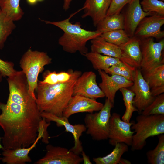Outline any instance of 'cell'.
Wrapping results in <instances>:
<instances>
[{
  "instance_id": "3957f363",
  "label": "cell",
  "mask_w": 164,
  "mask_h": 164,
  "mask_svg": "<svg viewBox=\"0 0 164 164\" xmlns=\"http://www.w3.org/2000/svg\"><path fill=\"white\" fill-rule=\"evenodd\" d=\"M80 10V9L71 14L67 18L62 21H42L46 24L56 26L63 32L58 42L64 51L71 53L78 52L84 56L88 52V48L86 46L87 43L100 36L101 33L97 30L90 31L82 28L80 22H77L74 24L70 22L71 18Z\"/></svg>"
},
{
  "instance_id": "277c9868",
  "label": "cell",
  "mask_w": 164,
  "mask_h": 164,
  "mask_svg": "<svg viewBox=\"0 0 164 164\" xmlns=\"http://www.w3.org/2000/svg\"><path fill=\"white\" fill-rule=\"evenodd\" d=\"M133 121L131 127L135 133L133 136L131 149H142L145 145L147 138L164 133V115H145L142 114Z\"/></svg>"
},
{
  "instance_id": "d590c367",
  "label": "cell",
  "mask_w": 164,
  "mask_h": 164,
  "mask_svg": "<svg viewBox=\"0 0 164 164\" xmlns=\"http://www.w3.org/2000/svg\"><path fill=\"white\" fill-rule=\"evenodd\" d=\"M84 164H91L92 163L91 162L89 157L85 154V152L83 150L81 152Z\"/></svg>"
},
{
  "instance_id": "9c48e42d",
  "label": "cell",
  "mask_w": 164,
  "mask_h": 164,
  "mask_svg": "<svg viewBox=\"0 0 164 164\" xmlns=\"http://www.w3.org/2000/svg\"><path fill=\"white\" fill-rule=\"evenodd\" d=\"M120 115L116 113L111 115L109 124L108 139L109 143L112 146L118 143H124L131 145L135 133L131 127L133 121L127 122L121 119Z\"/></svg>"
},
{
  "instance_id": "2e32d148",
  "label": "cell",
  "mask_w": 164,
  "mask_h": 164,
  "mask_svg": "<svg viewBox=\"0 0 164 164\" xmlns=\"http://www.w3.org/2000/svg\"><path fill=\"white\" fill-rule=\"evenodd\" d=\"M104 104L80 95H73L65 108L62 116L68 118L71 115L80 112L93 113L101 109Z\"/></svg>"
},
{
  "instance_id": "4fadbf2b",
  "label": "cell",
  "mask_w": 164,
  "mask_h": 164,
  "mask_svg": "<svg viewBox=\"0 0 164 164\" xmlns=\"http://www.w3.org/2000/svg\"><path fill=\"white\" fill-rule=\"evenodd\" d=\"M164 24V16L157 14L144 18L140 22L134 36L140 39L149 37L160 39L164 37L161 27Z\"/></svg>"
},
{
  "instance_id": "ee69618b",
  "label": "cell",
  "mask_w": 164,
  "mask_h": 164,
  "mask_svg": "<svg viewBox=\"0 0 164 164\" xmlns=\"http://www.w3.org/2000/svg\"><path fill=\"white\" fill-rule=\"evenodd\" d=\"M1 11L0 8V11Z\"/></svg>"
},
{
  "instance_id": "4316f807",
  "label": "cell",
  "mask_w": 164,
  "mask_h": 164,
  "mask_svg": "<svg viewBox=\"0 0 164 164\" xmlns=\"http://www.w3.org/2000/svg\"><path fill=\"white\" fill-rule=\"evenodd\" d=\"M13 21L8 15L0 11V49L4 46L8 37L16 27Z\"/></svg>"
},
{
  "instance_id": "7402d4cb",
  "label": "cell",
  "mask_w": 164,
  "mask_h": 164,
  "mask_svg": "<svg viewBox=\"0 0 164 164\" xmlns=\"http://www.w3.org/2000/svg\"><path fill=\"white\" fill-rule=\"evenodd\" d=\"M91 51L121 59V51L118 46L107 41L100 36L91 40Z\"/></svg>"
},
{
  "instance_id": "cb8c5ba5",
  "label": "cell",
  "mask_w": 164,
  "mask_h": 164,
  "mask_svg": "<svg viewBox=\"0 0 164 164\" xmlns=\"http://www.w3.org/2000/svg\"><path fill=\"white\" fill-rule=\"evenodd\" d=\"M97 30L101 34L114 30L124 29L123 13L106 16L96 26Z\"/></svg>"
},
{
  "instance_id": "74e56055",
  "label": "cell",
  "mask_w": 164,
  "mask_h": 164,
  "mask_svg": "<svg viewBox=\"0 0 164 164\" xmlns=\"http://www.w3.org/2000/svg\"><path fill=\"white\" fill-rule=\"evenodd\" d=\"M131 162L128 160L121 158L119 164H130Z\"/></svg>"
},
{
  "instance_id": "836d02e7",
  "label": "cell",
  "mask_w": 164,
  "mask_h": 164,
  "mask_svg": "<svg viewBox=\"0 0 164 164\" xmlns=\"http://www.w3.org/2000/svg\"><path fill=\"white\" fill-rule=\"evenodd\" d=\"M134 0H111L107 11L106 16L118 14L127 4Z\"/></svg>"
},
{
  "instance_id": "9a60e30c",
  "label": "cell",
  "mask_w": 164,
  "mask_h": 164,
  "mask_svg": "<svg viewBox=\"0 0 164 164\" xmlns=\"http://www.w3.org/2000/svg\"><path fill=\"white\" fill-rule=\"evenodd\" d=\"M97 70L101 79L99 86L106 98L113 104L117 91L122 88L130 87L133 84V82L121 76L116 75L109 76L104 70Z\"/></svg>"
},
{
  "instance_id": "b9f144b4",
  "label": "cell",
  "mask_w": 164,
  "mask_h": 164,
  "mask_svg": "<svg viewBox=\"0 0 164 164\" xmlns=\"http://www.w3.org/2000/svg\"><path fill=\"white\" fill-rule=\"evenodd\" d=\"M2 158H0V160H1Z\"/></svg>"
},
{
  "instance_id": "603a6c76",
  "label": "cell",
  "mask_w": 164,
  "mask_h": 164,
  "mask_svg": "<svg viewBox=\"0 0 164 164\" xmlns=\"http://www.w3.org/2000/svg\"><path fill=\"white\" fill-rule=\"evenodd\" d=\"M84 56L91 62L93 68L97 70L105 71L111 66L121 62L118 58L91 51L88 52Z\"/></svg>"
},
{
  "instance_id": "ac0fdd59",
  "label": "cell",
  "mask_w": 164,
  "mask_h": 164,
  "mask_svg": "<svg viewBox=\"0 0 164 164\" xmlns=\"http://www.w3.org/2000/svg\"><path fill=\"white\" fill-rule=\"evenodd\" d=\"M140 39L134 36L126 43L119 46L121 51V61L135 68L140 69L142 55Z\"/></svg>"
},
{
  "instance_id": "8992f818",
  "label": "cell",
  "mask_w": 164,
  "mask_h": 164,
  "mask_svg": "<svg viewBox=\"0 0 164 164\" xmlns=\"http://www.w3.org/2000/svg\"><path fill=\"white\" fill-rule=\"evenodd\" d=\"M113 104L106 98L102 108L98 112L87 114L84 118L86 133L92 139L101 141L108 139L109 124Z\"/></svg>"
},
{
  "instance_id": "52a82bcc",
  "label": "cell",
  "mask_w": 164,
  "mask_h": 164,
  "mask_svg": "<svg viewBox=\"0 0 164 164\" xmlns=\"http://www.w3.org/2000/svg\"><path fill=\"white\" fill-rule=\"evenodd\" d=\"M140 46L142 55L140 69L142 74L164 64L163 39L158 42H155L152 37L140 39Z\"/></svg>"
},
{
  "instance_id": "8d00e7d4",
  "label": "cell",
  "mask_w": 164,
  "mask_h": 164,
  "mask_svg": "<svg viewBox=\"0 0 164 164\" xmlns=\"http://www.w3.org/2000/svg\"><path fill=\"white\" fill-rule=\"evenodd\" d=\"M72 0H64L63 8L65 10H67L69 9L70 3Z\"/></svg>"
},
{
  "instance_id": "484cf974",
  "label": "cell",
  "mask_w": 164,
  "mask_h": 164,
  "mask_svg": "<svg viewBox=\"0 0 164 164\" xmlns=\"http://www.w3.org/2000/svg\"><path fill=\"white\" fill-rule=\"evenodd\" d=\"M20 0H0L1 10L14 21L20 20L24 12L20 6Z\"/></svg>"
},
{
  "instance_id": "7bdbcfd3",
  "label": "cell",
  "mask_w": 164,
  "mask_h": 164,
  "mask_svg": "<svg viewBox=\"0 0 164 164\" xmlns=\"http://www.w3.org/2000/svg\"><path fill=\"white\" fill-rule=\"evenodd\" d=\"M160 0L162 1H164V0Z\"/></svg>"
},
{
  "instance_id": "8fae6325",
  "label": "cell",
  "mask_w": 164,
  "mask_h": 164,
  "mask_svg": "<svg viewBox=\"0 0 164 164\" xmlns=\"http://www.w3.org/2000/svg\"><path fill=\"white\" fill-rule=\"evenodd\" d=\"M130 90L135 94L133 104L138 110L142 112L154 100L147 82L144 78L140 69L136 68L134 76L133 84Z\"/></svg>"
},
{
  "instance_id": "4dcf8cb0",
  "label": "cell",
  "mask_w": 164,
  "mask_h": 164,
  "mask_svg": "<svg viewBox=\"0 0 164 164\" xmlns=\"http://www.w3.org/2000/svg\"><path fill=\"white\" fill-rule=\"evenodd\" d=\"M100 36L107 41L118 46L125 43L130 38L123 29L107 32L102 33Z\"/></svg>"
},
{
  "instance_id": "f35d334b",
  "label": "cell",
  "mask_w": 164,
  "mask_h": 164,
  "mask_svg": "<svg viewBox=\"0 0 164 164\" xmlns=\"http://www.w3.org/2000/svg\"><path fill=\"white\" fill-rule=\"evenodd\" d=\"M28 3L30 5H34L37 2L42 1L43 0H26Z\"/></svg>"
},
{
  "instance_id": "5bb4252c",
  "label": "cell",
  "mask_w": 164,
  "mask_h": 164,
  "mask_svg": "<svg viewBox=\"0 0 164 164\" xmlns=\"http://www.w3.org/2000/svg\"><path fill=\"white\" fill-rule=\"evenodd\" d=\"M41 115L46 121L54 122L58 127H64L65 131L71 133L74 138V145L70 150L78 155L81 153L83 148L80 138L83 133L86 130L85 125L83 124L72 125L69 123L68 118L58 116L48 112H42Z\"/></svg>"
},
{
  "instance_id": "30bf717a",
  "label": "cell",
  "mask_w": 164,
  "mask_h": 164,
  "mask_svg": "<svg viewBox=\"0 0 164 164\" xmlns=\"http://www.w3.org/2000/svg\"><path fill=\"white\" fill-rule=\"evenodd\" d=\"M45 155L35 164H80L82 157L67 149L48 144L46 146Z\"/></svg>"
},
{
  "instance_id": "ffe728a7",
  "label": "cell",
  "mask_w": 164,
  "mask_h": 164,
  "mask_svg": "<svg viewBox=\"0 0 164 164\" xmlns=\"http://www.w3.org/2000/svg\"><path fill=\"white\" fill-rule=\"evenodd\" d=\"M148 83L152 95L155 97L164 92V64L142 74Z\"/></svg>"
},
{
  "instance_id": "5b68a950",
  "label": "cell",
  "mask_w": 164,
  "mask_h": 164,
  "mask_svg": "<svg viewBox=\"0 0 164 164\" xmlns=\"http://www.w3.org/2000/svg\"><path fill=\"white\" fill-rule=\"evenodd\" d=\"M52 58L46 52L32 50L29 49L22 56L20 66L27 79L29 94L35 100L39 74L44 70V67L52 63Z\"/></svg>"
},
{
  "instance_id": "1f68e13d",
  "label": "cell",
  "mask_w": 164,
  "mask_h": 164,
  "mask_svg": "<svg viewBox=\"0 0 164 164\" xmlns=\"http://www.w3.org/2000/svg\"><path fill=\"white\" fill-rule=\"evenodd\" d=\"M145 115H164V94L155 97L152 102L141 112Z\"/></svg>"
},
{
  "instance_id": "d4e9b609",
  "label": "cell",
  "mask_w": 164,
  "mask_h": 164,
  "mask_svg": "<svg viewBox=\"0 0 164 164\" xmlns=\"http://www.w3.org/2000/svg\"><path fill=\"white\" fill-rule=\"evenodd\" d=\"M112 151L106 156L93 158L96 164H120L122 155L128 150V146L124 143H118Z\"/></svg>"
},
{
  "instance_id": "e575fe53",
  "label": "cell",
  "mask_w": 164,
  "mask_h": 164,
  "mask_svg": "<svg viewBox=\"0 0 164 164\" xmlns=\"http://www.w3.org/2000/svg\"><path fill=\"white\" fill-rule=\"evenodd\" d=\"M14 68V64L11 62L5 61L0 58V72L3 77H10L16 72Z\"/></svg>"
},
{
  "instance_id": "f1b7e54d",
  "label": "cell",
  "mask_w": 164,
  "mask_h": 164,
  "mask_svg": "<svg viewBox=\"0 0 164 164\" xmlns=\"http://www.w3.org/2000/svg\"><path fill=\"white\" fill-rule=\"evenodd\" d=\"M119 90L122 94L124 104L125 107V111L122 117V120L126 122H129L133 113L135 111L138 112L133 104L135 94L127 88H122Z\"/></svg>"
},
{
  "instance_id": "f546056e",
  "label": "cell",
  "mask_w": 164,
  "mask_h": 164,
  "mask_svg": "<svg viewBox=\"0 0 164 164\" xmlns=\"http://www.w3.org/2000/svg\"><path fill=\"white\" fill-rule=\"evenodd\" d=\"M136 69L135 67L121 61L119 64L111 66L104 71L111 75L121 76L133 82Z\"/></svg>"
},
{
  "instance_id": "d6a6232c",
  "label": "cell",
  "mask_w": 164,
  "mask_h": 164,
  "mask_svg": "<svg viewBox=\"0 0 164 164\" xmlns=\"http://www.w3.org/2000/svg\"><path fill=\"white\" fill-rule=\"evenodd\" d=\"M143 10L164 16V2L159 0H142L140 2Z\"/></svg>"
},
{
  "instance_id": "e0dca14e",
  "label": "cell",
  "mask_w": 164,
  "mask_h": 164,
  "mask_svg": "<svg viewBox=\"0 0 164 164\" xmlns=\"http://www.w3.org/2000/svg\"><path fill=\"white\" fill-rule=\"evenodd\" d=\"M126 5V10L124 14H123L124 30L131 38L134 36L138 24L144 18L156 14L144 12L142 8L140 0H134Z\"/></svg>"
},
{
  "instance_id": "83f0119b",
  "label": "cell",
  "mask_w": 164,
  "mask_h": 164,
  "mask_svg": "<svg viewBox=\"0 0 164 164\" xmlns=\"http://www.w3.org/2000/svg\"><path fill=\"white\" fill-rule=\"evenodd\" d=\"M158 142L156 147L153 150L148 151L146 155L147 162L151 164L164 163V135L157 136Z\"/></svg>"
},
{
  "instance_id": "ba28073f",
  "label": "cell",
  "mask_w": 164,
  "mask_h": 164,
  "mask_svg": "<svg viewBox=\"0 0 164 164\" xmlns=\"http://www.w3.org/2000/svg\"><path fill=\"white\" fill-rule=\"evenodd\" d=\"M48 125L42 121L39 125L38 135L34 143L30 146L26 148H19L15 149H3L1 160L7 164H25L31 162L32 160L29 156L30 151L36 147L39 140L47 139L48 135L47 132Z\"/></svg>"
},
{
  "instance_id": "7a4b0ae2",
  "label": "cell",
  "mask_w": 164,
  "mask_h": 164,
  "mask_svg": "<svg viewBox=\"0 0 164 164\" xmlns=\"http://www.w3.org/2000/svg\"><path fill=\"white\" fill-rule=\"evenodd\" d=\"M76 80L54 84H43L38 80L36 101L40 112L62 116L63 111L73 96Z\"/></svg>"
},
{
  "instance_id": "60d3db41",
  "label": "cell",
  "mask_w": 164,
  "mask_h": 164,
  "mask_svg": "<svg viewBox=\"0 0 164 164\" xmlns=\"http://www.w3.org/2000/svg\"><path fill=\"white\" fill-rule=\"evenodd\" d=\"M3 77V76L2 74V73H1V72H0V84L1 82L2 81V78Z\"/></svg>"
},
{
  "instance_id": "7c38bea8",
  "label": "cell",
  "mask_w": 164,
  "mask_h": 164,
  "mask_svg": "<svg viewBox=\"0 0 164 164\" xmlns=\"http://www.w3.org/2000/svg\"><path fill=\"white\" fill-rule=\"evenodd\" d=\"M96 80V75L92 71L82 73L76 80L73 95H80L96 100L105 97Z\"/></svg>"
},
{
  "instance_id": "6da1fadb",
  "label": "cell",
  "mask_w": 164,
  "mask_h": 164,
  "mask_svg": "<svg viewBox=\"0 0 164 164\" xmlns=\"http://www.w3.org/2000/svg\"><path fill=\"white\" fill-rule=\"evenodd\" d=\"M9 94L6 104L0 101V126L4 132L5 149L31 146L35 141L43 118L36 100L30 95L24 74L8 77Z\"/></svg>"
},
{
  "instance_id": "d6986e66",
  "label": "cell",
  "mask_w": 164,
  "mask_h": 164,
  "mask_svg": "<svg viewBox=\"0 0 164 164\" xmlns=\"http://www.w3.org/2000/svg\"><path fill=\"white\" fill-rule=\"evenodd\" d=\"M111 0H86L81 9H84L82 18L90 17L96 27L106 16Z\"/></svg>"
},
{
  "instance_id": "44dd1931",
  "label": "cell",
  "mask_w": 164,
  "mask_h": 164,
  "mask_svg": "<svg viewBox=\"0 0 164 164\" xmlns=\"http://www.w3.org/2000/svg\"><path fill=\"white\" fill-rule=\"evenodd\" d=\"M82 73L80 71L72 69L60 72L47 70L43 74V80L40 81L42 83L49 84L66 83L77 80Z\"/></svg>"
},
{
  "instance_id": "ab89813d",
  "label": "cell",
  "mask_w": 164,
  "mask_h": 164,
  "mask_svg": "<svg viewBox=\"0 0 164 164\" xmlns=\"http://www.w3.org/2000/svg\"><path fill=\"white\" fill-rule=\"evenodd\" d=\"M2 137H0V149H2V150L4 149V148L2 145L1 143V140L2 139Z\"/></svg>"
}]
</instances>
